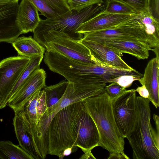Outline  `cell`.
Masks as SVG:
<instances>
[{"instance_id":"obj_18","label":"cell","mask_w":159,"mask_h":159,"mask_svg":"<svg viewBox=\"0 0 159 159\" xmlns=\"http://www.w3.org/2000/svg\"><path fill=\"white\" fill-rule=\"evenodd\" d=\"M38 11L28 0H21L19 5L16 23L22 34L33 32L41 20Z\"/></svg>"},{"instance_id":"obj_29","label":"cell","mask_w":159,"mask_h":159,"mask_svg":"<svg viewBox=\"0 0 159 159\" xmlns=\"http://www.w3.org/2000/svg\"><path fill=\"white\" fill-rule=\"evenodd\" d=\"M126 89L115 82L111 83L105 87V91L111 99L115 98L124 92Z\"/></svg>"},{"instance_id":"obj_37","label":"cell","mask_w":159,"mask_h":159,"mask_svg":"<svg viewBox=\"0 0 159 159\" xmlns=\"http://www.w3.org/2000/svg\"><path fill=\"white\" fill-rule=\"evenodd\" d=\"M19 0H0V4L18 2Z\"/></svg>"},{"instance_id":"obj_10","label":"cell","mask_w":159,"mask_h":159,"mask_svg":"<svg viewBox=\"0 0 159 159\" xmlns=\"http://www.w3.org/2000/svg\"><path fill=\"white\" fill-rule=\"evenodd\" d=\"M75 146L83 151L99 146L100 137L93 119L83 105L77 114L75 123Z\"/></svg>"},{"instance_id":"obj_22","label":"cell","mask_w":159,"mask_h":159,"mask_svg":"<svg viewBox=\"0 0 159 159\" xmlns=\"http://www.w3.org/2000/svg\"><path fill=\"white\" fill-rule=\"evenodd\" d=\"M135 19L143 27L154 48L159 46V21L153 18L146 10L139 12Z\"/></svg>"},{"instance_id":"obj_33","label":"cell","mask_w":159,"mask_h":159,"mask_svg":"<svg viewBox=\"0 0 159 159\" xmlns=\"http://www.w3.org/2000/svg\"><path fill=\"white\" fill-rule=\"evenodd\" d=\"M108 159H129V158L125 154L119 153H110Z\"/></svg>"},{"instance_id":"obj_14","label":"cell","mask_w":159,"mask_h":159,"mask_svg":"<svg viewBox=\"0 0 159 159\" xmlns=\"http://www.w3.org/2000/svg\"><path fill=\"white\" fill-rule=\"evenodd\" d=\"M18 2L0 4V43H11L22 34L16 23Z\"/></svg>"},{"instance_id":"obj_19","label":"cell","mask_w":159,"mask_h":159,"mask_svg":"<svg viewBox=\"0 0 159 159\" xmlns=\"http://www.w3.org/2000/svg\"><path fill=\"white\" fill-rule=\"evenodd\" d=\"M47 19L61 18L70 14L72 11L67 0H28Z\"/></svg>"},{"instance_id":"obj_2","label":"cell","mask_w":159,"mask_h":159,"mask_svg":"<svg viewBox=\"0 0 159 159\" xmlns=\"http://www.w3.org/2000/svg\"><path fill=\"white\" fill-rule=\"evenodd\" d=\"M138 114L134 126L126 137L134 159H159V134L150 123V101L136 96Z\"/></svg>"},{"instance_id":"obj_31","label":"cell","mask_w":159,"mask_h":159,"mask_svg":"<svg viewBox=\"0 0 159 159\" xmlns=\"http://www.w3.org/2000/svg\"><path fill=\"white\" fill-rule=\"evenodd\" d=\"M133 8L137 13L146 10L147 0H118Z\"/></svg>"},{"instance_id":"obj_13","label":"cell","mask_w":159,"mask_h":159,"mask_svg":"<svg viewBox=\"0 0 159 159\" xmlns=\"http://www.w3.org/2000/svg\"><path fill=\"white\" fill-rule=\"evenodd\" d=\"M18 113L27 129L33 130L45 113L48 107L44 91L39 90L34 93L20 108Z\"/></svg>"},{"instance_id":"obj_12","label":"cell","mask_w":159,"mask_h":159,"mask_svg":"<svg viewBox=\"0 0 159 159\" xmlns=\"http://www.w3.org/2000/svg\"><path fill=\"white\" fill-rule=\"evenodd\" d=\"M103 11L81 24L76 30V32L83 35L90 32L113 28L131 20L138 13L121 15L107 13Z\"/></svg>"},{"instance_id":"obj_27","label":"cell","mask_w":159,"mask_h":159,"mask_svg":"<svg viewBox=\"0 0 159 159\" xmlns=\"http://www.w3.org/2000/svg\"><path fill=\"white\" fill-rule=\"evenodd\" d=\"M103 2L102 0H67L70 9L78 12L91 6Z\"/></svg>"},{"instance_id":"obj_16","label":"cell","mask_w":159,"mask_h":159,"mask_svg":"<svg viewBox=\"0 0 159 159\" xmlns=\"http://www.w3.org/2000/svg\"><path fill=\"white\" fill-rule=\"evenodd\" d=\"M81 42L100 64L119 69L135 70L125 62L119 54L102 43L83 39Z\"/></svg>"},{"instance_id":"obj_24","label":"cell","mask_w":159,"mask_h":159,"mask_svg":"<svg viewBox=\"0 0 159 159\" xmlns=\"http://www.w3.org/2000/svg\"><path fill=\"white\" fill-rule=\"evenodd\" d=\"M69 82L64 80L57 84L45 86L43 89L45 92L48 108L58 102L64 93Z\"/></svg>"},{"instance_id":"obj_25","label":"cell","mask_w":159,"mask_h":159,"mask_svg":"<svg viewBox=\"0 0 159 159\" xmlns=\"http://www.w3.org/2000/svg\"><path fill=\"white\" fill-rule=\"evenodd\" d=\"M43 57L44 55H42L31 58L8 97L7 99V103L20 89L31 73L35 70L40 68V65Z\"/></svg>"},{"instance_id":"obj_1","label":"cell","mask_w":159,"mask_h":159,"mask_svg":"<svg viewBox=\"0 0 159 159\" xmlns=\"http://www.w3.org/2000/svg\"><path fill=\"white\" fill-rule=\"evenodd\" d=\"M82 102L97 128L100 137L99 146L110 153L125 154V138L117 126L112 111V100L107 93L105 91Z\"/></svg>"},{"instance_id":"obj_15","label":"cell","mask_w":159,"mask_h":159,"mask_svg":"<svg viewBox=\"0 0 159 159\" xmlns=\"http://www.w3.org/2000/svg\"><path fill=\"white\" fill-rule=\"evenodd\" d=\"M120 56L123 53L133 56L139 59H147L152 48L146 43L135 39H109L99 43Z\"/></svg>"},{"instance_id":"obj_6","label":"cell","mask_w":159,"mask_h":159,"mask_svg":"<svg viewBox=\"0 0 159 159\" xmlns=\"http://www.w3.org/2000/svg\"><path fill=\"white\" fill-rule=\"evenodd\" d=\"M135 89L126 90L111 99L113 112L121 134L126 138L133 129L138 114Z\"/></svg>"},{"instance_id":"obj_3","label":"cell","mask_w":159,"mask_h":159,"mask_svg":"<svg viewBox=\"0 0 159 159\" xmlns=\"http://www.w3.org/2000/svg\"><path fill=\"white\" fill-rule=\"evenodd\" d=\"M82 105V101L69 105L58 111L52 118L48 128V154L62 159L65 149L77 147L75 143V119Z\"/></svg>"},{"instance_id":"obj_34","label":"cell","mask_w":159,"mask_h":159,"mask_svg":"<svg viewBox=\"0 0 159 159\" xmlns=\"http://www.w3.org/2000/svg\"><path fill=\"white\" fill-rule=\"evenodd\" d=\"M84 154H83L80 159H96V158L93 154L91 151L85 150L83 151Z\"/></svg>"},{"instance_id":"obj_30","label":"cell","mask_w":159,"mask_h":159,"mask_svg":"<svg viewBox=\"0 0 159 159\" xmlns=\"http://www.w3.org/2000/svg\"><path fill=\"white\" fill-rule=\"evenodd\" d=\"M159 0H147L146 11L155 20L159 21Z\"/></svg>"},{"instance_id":"obj_32","label":"cell","mask_w":159,"mask_h":159,"mask_svg":"<svg viewBox=\"0 0 159 159\" xmlns=\"http://www.w3.org/2000/svg\"><path fill=\"white\" fill-rule=\"evenodd\" d=\"M136 92H138L141 97L144 98H148L149 96L148 92L144 85L138 86L135 89Z\"/></svg>"},{"instance_id":"obj_9","label":"cell","mask_w":159,"mask_h":159,"mask_svg":"<svg viewBox=\"0 0 159 159\" xmlns=\"http://www.w3.org/2000/svg\"><path fill=\"white\" fill-rule=\"evenodd\" d=\"M106 86L105 82L80 84L69 82L62 97L56 103L48 108L46 115L50 120L57 112L63 108L103 93L105 91Z\"/></svg>"},{"instance_id":"obj_7","label":"cell","mask_w":159,"mask_h":159,"mask_svg":"<svg viewBox=\"0 0 159 159\" xmlns=\"http://www.w3.org/2000/svg\"><path fill=\"white\" fill-rule=\"evenodd\" d=\"M135 17L113 28L87 33L84 35L82 39L98 43L109 39H135L146 43L151 48H154L150 38Z\"/></svg>"},{"instance_id":"obj_20","label":"cell","mask_w":159,"mask_h":159,"mask_svg":"<svg viewBox=\"0 0 159 159\" xmlns=\"http://www.w3.org/2000/svg\"><path fill=\"white\" fill-rule=\"evenodd\" d=\"M13 124L20 147L30 155L33 159H40L22 120L16 112L15 113Z\"/></svg>"},{"instance_id":"obj_17","label":"cell","mask_w":159,"mask_h":159,"mask_svg":"<svg viewBox=\"0 0 159 159\" xmlns=\"http://www.w3.org/2000/svg\"><path fill=\"white\" fill-rule=\"evenodd\" d=\"M159 57H156L148 62L143 76L138 80L146 87L149 94L148 99L156 108L159 106Z\"/></svg>"},{"instance_id":"obj_21","label":"cell","mask_w":159,"mask_h":159,"mask_svg":"<svg viewBox=\"0 0 159 159\" xmlns=\"http://www.w3.org/2000/svg\"><path fill=\"white\" fill-rule=\"evenodd\" d=\"M19 56L30 58L44 55L45 48L31 36L17 37L11 43Z\"/></svg>"},{"instance_id":"obj_26","label":"cell","mask_w":159,"mask_h":159,"mask_svg":"<svg viewBox=\"0 0 159 159\" xmlns=\"http://www.w3.org/2000/svg\"><path fill=\"white\" fill-rule=\"evenodd\" d=\"M106 6L103 11L107 13L133 15L138 13L132 8L118 0H106Z\"/></svg>"},{"instance_id":"obj_35","label":"cell","mask_w":159,"mask_h":159,"mask_svg":"<svg viewBox=\"0 0 159 159\" xmlns=\"http://www.w3.org/2000/svg\"><path fill=\"white\" fill-rule=\"evenodd\" d=\"M77 147L68 148L65 149L63 151L62 156L64 158L65 156H67L70 155L72 153L76 152L77 149Z\"/></svg>"},{"instance_id":"obj_36","label":"cell","mask_w":159,"mask_h":159,"mask_svg":"<svg viewBox=\"0 0 159 159\" xmlns=\"http://www.w3.org/2000/svg\"><path fill=\"white\" fill-rule=\"evenodd\" d=\"M153 119L156 125V132L159 134V116L154 114L153 115Z\"/></svg>"},{"instance_id":"obj_28","label":"cell","mask_w":159,"mask_h":159,"mask_svg":"<svg viewBox=\"0 0 159 159\" xmlns=\"http://www.w3.org/2000/svg\"><path fill=\"white\" fill-rule=\"evenodd\" d=\"M141 77L139 75H124L108 80L107 83H116L121 87L125 89L130 87L134 81H138Z\"/></svg>"},{"instance_id":"obj_4","label":"cell","mask_w":159,"mask_h":159,"mask_svg":"<svg viewBox=\"0 0 159 159\" xmlns=\"http://www.w3.org/2000/svg\"><path fill=\"white\" fill-rule=\"evenodd\" d=\"M86 8L79 12L72 10V12L62 17L53 19L41 20L33 31L34 38L38 42L44 35L55 31L64 34L70 38L81 40L83 37L76 30L82 23L103 11L106 6L105 2Z\"/></svg>"},{"instance_id":"obj_11","label":"cell","mask_w":159,"mask_h":159,"mask_svg":"<svg viewBox=\"0 0 159 159\" xmlns=\"http://www.w3.org/2000/svg\"><path fill=\"white\" fill-rule=\"evenodd\" d=\"M46 75L45 71L40 68L35 70L29 75L7 103L14 113L19 110L34 93L46 86Z\"/></svg>"},{"instance_id":"obj_8","label":"cell","mask_w":159,"mask_h":159,"mask_svg":"<svg viewBox=\"0 0 159 159\" xmlns=\"http://www.w3.org/2000/svg\"><path fill=\"white\" fill-rule=\"evenodd\" d=\"M30 59L18 55L0 62V109L7 105L8 97Z\"/></svg>"},{"instance_id":"obj_5","label":"cell","mask_w":159,"mask_h":159,"mask_svg":"<svg viewBox=\"0 0 159 159\" xmlns=\"http://www.w3.org/2000/svg\"><path fill=\"white\" fill-rule=\"evenodd\" d=\"M46 50L61 55L72 60L87 65L100 64L89 49L81 42L55 31L45 35Z\"/></svg>"},{"instance_id":"obj_23","label":"cell","mask_w":159,"mask_h":159,"mask_svg":"<svg viewBox=\"0 0 159 159\" xmlns=\"http://www.w3.org/2000/svg\"><path fill=\"white\" fill-rule=\"evenodd\" d=\"M0 158L33 159L20 147L10 141H0Z\"/></svg>"}]
</instances>
